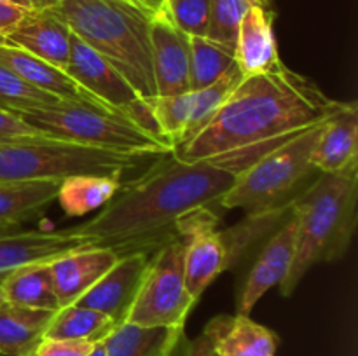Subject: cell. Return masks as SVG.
<instances>
[{
	"label": "cell",
	"mask_w": 358,
	"mask_h": 356,
	"mask_svg": "<svg viewBox=\"0 0 358 356\" xmlns=\"http://www.w3.org/2000/svg\"><path fill=\"white\" fill-rule=\"evenodd\" d=\"M238 171L213 159L156 164L138 180L121 185L93 220L72 227L121 255L156 250L175 236V220L199 206H219Z\"/></svg>",
	"instance_id": "cell-1"
},
{
	"label": "cell",
	"mask_w": 358,
	"mask_h": 356,
	"mask_svg": "<svg viewBox=\"0 0 358 356\" xmlns=\"http://www.w3.org/2000/svg\"><path fill=\"white\" fill-rule=\"evenodd\" d=\"M339 105L313 79L280 63L243 77L212 121L171 154L185 163L212 159L311 128Z\"/></svg>",
	"instance_id": "cell-2"
},
{
	"label": "cell",
	"mask_w": 358,
	"mask_h": 356,
	"mask_svg": "<svg viewBox=\"0 0 358 356\" xmlns=\"http://www.w3.org/2000/svg\"><path fill=\"white\" fill-rule=\"evenodd\" d=\"M358 164L341 173H320L292 202L297 215V243L290 271L280 283L290 297L318 264L345 257L357 227Z\"/></svg>",
	"instance_id": "cell-3"
},
{
	"label": "cell",
	"mask_w": 358,
	"mask_h": 356,
	"mask_svg": "<svg viewBox=\"0 0 358 356\" xmlns=\"http://www.w3.org/2000/svg\"><path fill=\"white\" fill-rule=\"evenodd\" d=\"M73 35L100 52L131 84L140 100L157 96L150 58V16L131 0H58L45 7Z\"/></svg>",
	"instance_id": "cell-4"
},
{
	"label": "cell",
	"mask_w": 358,
	"mask_h": 356,
	"mask_svg": "<svg viewBox=\"0 0 358 356\" xmlns=\"http://www.w3.org/2000/svg\"><path fill=\"white\" fill-rule=\"evenodd\" d=\"M322 122L297 133L245 168L219 206L247 213L290 208L294 199L320 175L311 164V150Z\"/></svg>",
	"instance_id": "cell-5"
},
{
	"label": "cell",
	"mask_w": 358,
	"mask_h": 356,
	"mask_svg": "<svg viewBox=\"0 0 358 356\" xmlns=\"http://www.w3.org/2000/svg\"><path fill=\"white\" fill-rule=\"evenodd\" d=\"M17 115L52 140L147 157L173 152L170 143L159 135L108 108L63 101L56 107L21 112Z\"/></svg>",
	"instance_id": "cell-6"
},
{
	"label": "cell",
	"mask_w": 358,
	"mask_h": 356,
	"mask_svg": "<svg viewBox=\"0 0 358 356\" xmlns=\"http://www.w3.org/2000/svg\"><path fill=\"white\" fill-rule=\"evenodd\" d=\"M145 157L52 138L0 142V184L65 180L87 173L122 175Z\"/></svg>",
	"instance_id": "cell-7"
},
{
	"label": "cell",
	"mask_w": 358,
	"mask_h": 356,
	"mask_svg": "<svg viewBox=\"0 0 358 356\" xmlns=\"http://www.w3.org/2000/svg\"><path fill=\"white\" fill-rule=\"evenodd\" d=\"M194 306L185 285L184 243L175 234L150 255L149 267L124 323L184 328Z\"/></svg>",
	"instance_id": "cell-8"
},
{
	"label": "cell",
	"mask_w": 358,
	"mask_h": 356,
	"mask_svg": "<svg viewBox=\"0 0 358 356\" xmlns=\"http://www.w3.org/2000/svg\"><path fill=\"white\" fill-rule=\"evenodd\" d=\"M63 70L84 91L96 98L105 108L126 115L138 126L157 135L147 103L140 100L131 84L100 52L91 49L86 42L73 34L70 40L69 63Z\"/></svg>",
	"instance_id": "cell-9"
},
{
	"label": "cell",
	"mask_w": 358,
	"mask_h": 356,
	"mask_svg": "<svg viewBox=\"0 0 358 356\" xmlns=\"http://www.w3.org/2000/svg\"><path fill=\"white\" fill-rule=\"evenodd\" d=\"M219 222V213L212 206H199L175 220L173 229L184 243L185 285L196 304L205 290L229 269Z\"/></svg>",
	"instance_id": "cell-10"
},
{
	"label": "cell",
	"mask_w": 358,
	"mask_h": 356,
	"mask_svg": "<svg viewBox=\"0 0 358 356\" xmlns=\"http://www.w3.org/2000/svg\"><path fill=\"white\" fill-rule=\"evenodd\" d=\"M297 243V215L290 208L289 215L268 236L261 253L248 271L247 279L236 299V314L250 316L255 304L273 286H278L290 271Z\"/></svg>",
	"instance_id": "cell-11"
},
{
	"label": "cell",
	"mask_w": 358,
	"mask_h": 356,
	"mask_svg": "<svg viewBox=\"0 0 358 356\" xmlns=\"http://www.w3.org/2000/svg\"><path fill=\"white\" fill-rule=\"evenodd\" d=\"M98 244L93 237L77 234L72 227L59 230L0 232V281L31 264H44L80 248Z\"/></svg>",
	"instance_id": "cell-12"
},
{
	"label": "cell",
	"mask_w": 358,
	"mask_h": 356,
	"mask_svg": "<svg viewBox=\"0 0 358 356\" xmlns=\"http://www.w3.org/2000/svg\"><path fill=\"white\" fill-rule=\"evenodd\" d=\"M149 250H136L119 257L110 271L98 279L76 304L96 309L122 325L133 306L150 262Z\"/></svg>",
	"instance_id": "cell-13"
},
{
	"label": "cell",
	"mask_w": 358,
	"mask_h": 356,
	"mask_svg": "<svg viewBox=\"0 0 358 356\" xmlns=\"http://www.w3.org/2000/svg\"><path fill=\"white\" fill-rule=\"evenodd\" d=\"M150 58L157 96H171L191 91L189 37L163 13L150 20Z\"/></svg>",
	"instance_id": "cell-14"
},
{
	"label": "cell",
	"mask_w": 358,
	"mask_h": 356,
	"mask_svg": "<svg viewBox=\"0 0 358 356\" xmlns=\"http://www.w3.org/2000/svg\"><path fill=\"white\" fill-rule=\"evenodd\" d=\"M117 260L119 253L114 248L94 244L49 262V272L59 307L76 304Z\"/></svg>",
	"instance_id": "cell-15"
},
{
	"label": "cell",
	"mask_w": 358,
	"mask_h": 356,
	"mask_svg": "<svg viewBox=\"0 0 358 356\" xmlns=\"http://www.w3.org/2000/svg\"><path fill=\"white\" fill-rule=\"evenodd\" d=\"M311 164L318 173H341L358 164V105L341 101L322 122L311 150Z\"/></svg>",
	"instance_id": "cell-16"
},
{
	"label": "cell",
	"mask_w": 358,
	"mask_h": 356,
	"mask_svg": "<svg viewBox=\"0 0 358 356\" xmlns=\"http://www.w3.org/2000/svg\"><path fill=\"white\" fill-rule=\"evenodd\" d=\"M201 335L224 356H275L280 346L275 332L243 314L212 318Z\"/></svg>",
	"instance_id": "cell-17"
},
{
	"label": "cell",
	"mask_w": 358,
	"mask_h": 356,
	"mask_svg": "<svg viewBox=\"0 0 358 356\" xmlns=\"http://www.w3.org/2000/svg\"><path fill=\"white\" fill-rule=\"evenodd\" d=\"M0 63L9 66L24 82L42 93L52 94L66 103L105 108L96 98L91 96L76 80L70 79L65 70L58 68V66L51 65L16 45L0 44Z\"/></svg>",
	"instance_id": "cell-18"
},
{
	"label": "cell",
	"mask_w": 358,
	"mask_h": 356,
	"mask_svg": "<svg viewBox=\"0 0 358 356\" xmlns=\"http://www.w3.org/2000/svg\"><path fill=\"white\" fill-rule=\"evenodd\" d=\"M6 40L58 68H65L70 56L72 31L65 21L49 9H31L7 35Z\"/></svg>",
	"instance_id": "cell-19"
},
{
	"label": "cell",
	"mask_w": 358,
	"mask_h": 356,
	"mask_svg": "<svg viewBox=\"0 0 358 356\" xmlns=\"http://www.w3.org/2000/svg\"><path fill=\"white\" fill-rule=\"evenodd\" d=\"M275 16L273 9L254 6L245 13L234 45V63L243 77L269 72L283 63L273 30Z\"/></svg>",
	"instance_id": "cell-20"
},
{
	"label": "cell",
	"mask_w": 358,
	"mask_h": 356,
	"mask_svg": "<svg viewBox=\"0 0 358 356\" xmlns=\"http://www.w3.org/2000/svg\"><path fill=\"white\" fill-rule=\"evenodd\" d=\"M62 180L0 184V232L42 215L58 198Z\"/></svg>",
	"instance_id": "cell-21"
},
{
	"label": "cell",
	"mask_w": 358,
	"mask_h": 356,
	"mask_svg": "<svg viewBox=\"0 0 358 356\" xmlns=\"http://www.w3.org/2000/svg\"><path fill=\"white\" fill-rule=\"evenodd\" d=\"M56 311L0 307V356H34Z\"/></svg>",
	"instance_id": "cell-22"
},
{
	"label": "cell",
	"mask_w": 358,
	"mask_h": 356,
	"mask_svg": "<svg viewBox=\"0 0 358 356\" xmlns=\"http://www.w3.org/2000/svg\"><path fill=\"white\" fill-rule=\"evenodd\" d=\"M184 328L122 323L103 341L107 356H173Z\"/></svg>",
	"instance_id": "cell-23"
},
{
	"label": "cell",
	"mask_w": 358,
	"mask_h": 356,
	"mask_svg": "<svg viewBox=\"0 0 358 356\" xmlns=\"http://www.w3.org/2000/svg\"><path fill=\"white\" fill-rule=\"evenodd\" d=\"M0 286H2L3 299L10 306L42 311L59 309L51 272H49V262L17 269L3 278Z\"/></svg>",
	"instance_id": "cell-24"
},
{
	"label": "cell",
	"mask_w": 358,
	"mask_h": 356,
	"mask_svg": "<svg viewBox=\"0 0 358 356\" xmlns=\"http://www.w3.org/2000/svg\"><path fill=\"white\" fill-rule=\"evenodd\" d=\"M121 175H76L62 180L56 201L69 216L103 208L121 187Z\"/></svg>",
	"instance_id": "cell-25"
},
{
	"label": "cell",
	"mask_w": 358,
	"mask_h": 356,
	"mask_svg": "<svg viewBox=\"0 0 358 356\" xmlns=\"http://www.w3.org/2000/svg\"><path fill=\"white\" fill-rule=\"evenodd\" d=\"M117 325L107 314L96 309L70 304L59 307L52 314L44 339H59V341H80L98 344L103 342L114 332Z\"/></svg>",
	"instance_id": "cell-26"
},
{
	"label": "cell",
	"mask_w": 358,
	"mask_h": 356,
	"mask_svg": "<svg viewBox=\"0 0 358 356\" xmlns=\"http://www.w3.org/2000/svg\"><path fill=\"white\" fill-rule=\"evenodd\" d=\"M189 84L191 91L212 86L234 65V49L208 40L205 37H189Z\"/></svg>",
	"instance_id": "cell-27"
},
{
	"label": "cell",
	"mask_w": 358,
	"mask_h": 356,
	"mask_svg": "<svg viewBox=\"0 0 358 356\" xmlns=\"http://www.w3.org/2000/svg\"><path fill=\"white\" fill-rule=\"evenodd\" d=\"M243 75H241L240 68L234 63L217 82L212 86L203 87V89L191 91V119H189V129H187V140L198 135L206 124L213 119V115L220 110L227 98L231 96L238 84L241 82ZM184 142V143H185Z\"/></svg>",
	"instance_id": "cell-28"
},
{
	"label": "cell",
	"mask_w": 358,
	"mask_h": 356,
	"mask_svg": "<svg viewBox=\"0 0 358 356\" xmlns=\"http://www.w3.org/2000/svg\"><path fill=\"white\" fill-rule=\"evenodd\" d=\"M59 103H63V100L35 89L9 66L0 63V107L14 114H21L37 108L56 107Z\"/></svg>",
	"instance_id": "cell-29"
},
{
	"label": "cell",
	"mask_w": 358,
	"mask_h": 356,
	"mask_svg": "<svg viewBox=\"0 0 358 356\" xmlns=\"http://www.w3.org/2000/svg\"><path fill=\"white\" fill-rule=\"evenodd\" d=\"M250 7L247 0H210V21L205 38L234 49L240 23Z\"/></svg>",
	"instance_id": "cell-30"
},
{
	"label": "cell",
	"mask_w": 358,
	"mask_h": 356,
	"mask_svg": "<svg viewBox=\"0 0 358 356\" xmlns=\"http://www.w3.org/2000/svg\"><path fill=\"white\" fill-rule=\"evenodd\" d=\"M163 14L187 37H206L210 0H164Z\"/></svg>",
	"instance_id": "cell-31"
},
{
	"label": "cell",
	"mask_w": 358,
	"mask_h": 356,
	"mask_svg": "<svg viewBox=\"0 0 358 356\" xmlns=\"http://www.w3.org/2000/svg\"><path fill=\"white\" fill-rule=\"evenodd\" d=\"M49 138L38 129L31 128L14 112L0 108V142H16V140Z\"/></svg>",
	"instance_id": "cell-32"
},
{
	"label": "cell",
	"mask_w": 358,
	"mask_h": 356,
	"mask_svg": "<svg viewBox=\"0 0 358 356\" xmlns=\"http://www.w3.org/2000/svg\"><path fill=\"white\" fill-rule=\"evenodd\" d=\"M28 10L31 9H24V7L14 6V3H7L0 0V37L6 38L17 27V23L27 16Z\"/></svg>",
	"instance_id": "cell-33"
},
{
	"label": "cell",
	"mask_w": 358,
	"mask_h": 356,
	"mask_svg": "<svg viewBox=\"0 0 358 356\" xmlns=\"http://www.w3.org/2000/svg\"><path fill=\"white\" fill-rule=\"evenodd\" d=\"M173 356H224V355L217 353L215 349L208 344V341L199 334L198 337L192 339V341H189V339L184 335V339L180 341V344H178L177 351H175Z\"/></svg>",
	"instance_id": "cell-34"
},
{
	"label": "cell",
	"mask_w": 358,
	"mask_h": 356,
	"mask_svg": "<svg viewBox=\"0 0 358 356\" xmlns=\"http://www.w3.org/2000/svg\"><path fill=\"white\" fill-rule=\"evenodd\" d=\"M131 2L136 3L145 13H149L150 16H156V14L163 13L164 0H131Z\"/></svg>",
	"instance_id": "cell-35"
},
{
	"label": "cell",
	"mask_w": 358,
	"mask_h": 356,
	"mask_svg": "<svg viewBox=\"0 0 358 356\" xmlns=\"http://www.w3.org/2000/svg\"><path fill=\"white\" fill-rule=\"evenodd\" d=\"M2 2H7V3H14V6L24 7V9H35V3H34V0H2Z\"/></svg>",
	"instance_id": "cell-36"
},
{
	"label": "cell",
	"mask_w": 358,
	"mask_h": 356,
	"mask_svg": "<svg viewBox=\"0 0 358 356\" xmlns=\"http://www.w3.org/2000/svg\"><path fill=\"white\" fill-rule=\"evenodd\" d=\"M248 3H250V6H254V7H262V9H271V6H273V2H275V0H247Z\"/></svg>",
	"instance_id": "cell-37"
},
{
	"label": "cell",
	"mask_w": 358,
	"mask_h": 356,
	"mask_svg": "<svg viewBox=\"0 0 358 356\" xmlns=\"http://www.w3.org/2000/svg\"><path fill=\"white\" fill-rule=\"evenodd\" d=\"M87 356H107V353H105L103 342H98V344L94 346L93 349H91V353Z\"/></svg>",
	"instance_id": "cell-38"
},
{
	"label": "cell",
	"mask_w": 358,
	"mask_h": 356,
	"mask_svg": "<svg viewBox=\"0 0 358 356\" xmlns=\"http://www.w3.org/2000/svg\"><path fill=\"white\" fill-rule=\"evenodd\" d=\"M56 2H58V0H34L35 9H45V7L55 6Z\"/></svg>",
	"instance_id": "cell-39"
},
{
	"label": "cell",
	"mask_w": 358,
	"mask_h": 356,
	"mask_svg": "<svg viewBox=\"0 0 358 356\" xmlns=\"http://www.w3.org/2000/svg\"><path fill=\"white\" fill-rule=\"evenodd\" d=\"M6 299H3V293H2V286H0V307L6 306Z\"/></svg>",
	"instance_id": "cell-40"
},
{
	"label": "cell",
	"mask_w": 358,
	"mask_h": 356,
	"mask_svg": "<svg viewBox=\"0 0 358 356\" xmlns=\"http://www.w3.org/2000/svg\"><path fill=\"white\" fill-rule=\"evenodd\" d=\"M0 44H7V40L3 37H0Z\"/></svg>",
	"instance_id": "cell-41"
},
{
	"label": "cell",
	"mask_w": 358,
	"mask_h": 356,
	"mask_svg": "<svg viewBox=\"0 0 358 356\" xmlns=\"http://www.w3.org/2000/svg\"><path fill=\"white\" fill-rule=\"evenodd\" d=\"M0 108H2V107H0Z\"/></svg>",
	"instance_id": "cell-42"
},
{
	"label": "cell",
	"mask_w": 358,
	"mask_h": 356,
	"mask_svg": "<svg viewBox=\"0 0 358 356\" xmlns=\"http://www.w3.org/2000/svg\"><path fill=\"white\" fill-rule=\"evenodd\" d=\"M135 6H136V3H135Z\"/></svg>",
	"instance_id": "cell-43"
}]
</instances>
